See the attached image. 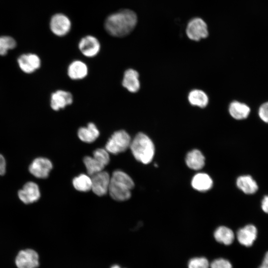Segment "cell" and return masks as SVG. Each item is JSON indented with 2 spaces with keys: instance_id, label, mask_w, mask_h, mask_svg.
Returning a JSON list of instances; mask_svg holds the SVG:
<instances>
[{
  "instance_id": "6da1fadb",
  "label": "cell",
  "mask_w": 268,
  "mask_h": 268,
  "mask_svg": "<svg viewBox=\"0 0 268 268\" xmlns=\"http://www.w3.org/2000/svg\"><path fill=\"white\" fill-rule=\"evenodd\" d=\"M137 23V16L130 9H122L109 15L105 20L104 27L111 36L121 38L130 34Z\"/></svg>"
},
{
  "instance_id": "7a4b0ae2",
  "label": "cell",
  "mask_w": 268,
  "mask_h": 268,
  "mask_svg": "<svg viewBox=\"0 0 268 268\" xmlns=\"http://www.w3.org/2000/svg\"><path fill=\"white\" fill-rule=\"evenodd\" d=\"M130 148L136 160L147 164L153 159L155 146L151 138L142 132L138 133L132 139Z\"/></svg>"
},
{
  "instance_id": "3957f363",
  "label": "cell",
  "mask_w": 268,
  "mask_h": 268,
  "mask_svg": "<svg viewBox=\"0 0 268 268\" xmlns=\"http://www.w3.org/2000/svg\"><path fill=\"white\" fill-rule=\"evenodd\" d=\"M132 138L125 130L115 131L108 138L105 148L110 153L117 154L130 148Z\"/></svg>"
},
{
  "instance_id": "277c9868",
  "label": "cell",
  "mask_w": 268,
  "mask_h": 268,
  "mask_svg": "<svg viewBox=\"0 0 268 268\" xmlns=\"http://www.w3.org/2000/svg\"><path fill=\"white\" fill-rule=\"evenodd\" d=\"M49 26L51 32L55 35L64 37L70 31L72 23L67 15L62 13H57L51 17Z\"/></svg>"
},
{
  "instance_id": "5b68a950",
  "label": "cell",
  "mask_w": 268,
  "mask_h": 268,
  "mask_svg": "<svg viewBox=\"0 0 268 268\" xmlns=\"http://www.w3.org/2000/svg\"><path fill=\"white\" fill-rule=\"evenodd\" d=\"M101 43L98 39L91 35L82 37L78 43V49L81 54L87 58H93L100 53Z\"/></svg>"
},
{
  "instance_id": "8992f818",
  "label": "cell",
  "mask_w": 268,
  "mask_h": 268,
  "mask_svg": "<svg viewBox=\"0 0 268 268\" xmlns=\"http://www.w3.org/2000/svg\"><path fill=\"white\" fill-rule=\"evenodd\" d=\"M188 37L193 41H199L208 35L207 26L205 22L199 17L191 19L186 28Z\"/></svg>"
},
{
  "instance_id": "52a82bcc",
  "label": "cell",
  "mask_w": 268,
  "mask_h": 268,
  "mask_svg": "<svg viewBox=\"0 0 268 268\" xmlns=\"http://www.w3.org/2000/svg\"><path fill=\"white\" fill-rule=\"evenodd\" d=\"M53 168L52 162L48 158L39 157L35 158L30 164L29 172L36 178H47Z\"/></svg>"
},
{
  "instance_id": "ba28073f",
  "label": "cell",
  "mask_w": 268,
  "mask_h": 268,
  "mask_svg": "<svg viewBox=\"0 0 268 268\" xmlns=\"http://www.w3.org/2000/svg\"><path fill=\"white\" fill-rule=\"evenodd\" d=\"M73 102L72 93L66 90L58 89L53 92L50 97V107L55 111L65 109Z\"/></svg>"
},
{
  "instance_id": "9c48e42d",
  "label": "cell",
  "mask_w": 268,
  "mask_h": 268,
  "mask_svg": "<svg viewBox=\"0 0 268 268\" xmlns=\"http://www.w3.org/2000/svg\"><path fill=\"white\" fill-rule=\"evenodd\" d=\"M133 188L129 185L111 178L108 192L111 197L117 201H125L131 197Z\"/></svg>"
},
{
  "instance_id": "30bf717a",
  "label": "cell",
  "mask_w": 268,
  "mask_h": 268,
  "mask_svg": "<svg viewBox=\"0 0 268 268\" xmlns=\"http://www.w3.org/2000/svg\"><path fill=\"white\" fill-rule=\"evenodd\" d=\"M15 263L18 268H37L39 265V255L34 250H22L17 254Z\"/></svg>"
},
{
  "instance_id": "8fae6325",
  "label": "cell",
  "mask_w": 268,
  "mask_h": 268,
  "mask_svg": "<svg viewBox=\"0 0 268 268\" xmlns=\"http://www.w3.org/2000/svg\"><path fill=\"white\" fill-rule=\"evenodd\" d=\"M17 196L19 199L25 204H29L35 202L39 200L41 196L39 187L34 182H27L18 190Z\"/></svg>"
},
{
  "instance_id": "7c38bea8",
  "label": "cell",
  "mask_w": 268,
  "mask_h": 268,
  "mask_svg": "<svg viewBox=\"0 0 268 268\" xmlns=\"http://www.w3.org/2000/svg\"><path fill=\"white\" fill-rule=\"evenodd\" d=\"M91 190L95 195L103 196L108 192L111 177L107 172L103 170L91 176Z\"/></svg>"
},
{
  "instance_id": "4fadbf2b",
  "label": "cell",
  "mask_w": 268,
  "mask_h": 268,
  "mask_svg": "<svg viewBox=\"0 0 268 268\" xmlns=\"http://www.w3.org/2000/svg\"><path fill=\"white\" fill-rule=\"evenodd\" d=\"M21 70L26 73H31L38 69L41 65L40 57L33 53L21 55L17 59Z\"/></svg>"
},
{
  "instance_id": "5bb4252c",
  "label": "cell",
  "mask_w": 268,
  "mask_h": 268,
  "mask_svg": "<svg viewBox=\"0 0 268 268\" xmlns=\"http://www.w3.org/2000/svg\"><path fill=\"white\" fill-rule=\"evenodd\" d=\"M121 83L122 86L129 92H137L140 88L139 73L133 68L126 69L124 72Z\"/></svg>"
},
{
  "instance_id": "9a60e30c",
  "label": "cell",
  "mask_w": 268,
  "mask_h": 268,
  "mask_svg": "<svg viewBox=\"0 0 268 268\" xmlns=\"http://www.w3.org/2000/svg\"><path fill=\"white\" fill-rule=\"evenodd\" d=\"M89 72V68L84 61L74 60L67 67V75L71 80H80L86 78Z\"/></svg>"
},
{
  "instance_id": "2e32d148",
  "label": "cell",
  "mask_w": 268,
  "mask_h": 268,
  "mask_svg": "<svg viewBox=\"0 0 268 268\" xmlns=\"http://www.w3.org/2000/svg\"><path fill=\"white\" fill-rule=\"evenodd\" d=\"M100 131L93 122L88 123L86 126L80 127L77 131L78 138L83 142H94L100 136Z\"/></svg>"
},
{
  "instance_id": "e0dca14e",
  "label": "cell",
  "mask_w": 268,
  "mask_h": 268,
  "mask_svg": "<svg viewBox=\"0 0 268 268\" xmlns=\"http://www.w3.org/2000/svg\"><path fill=\"white\" fill-rule=\"evenodd\" d=\"M257 227L249 224L239 229L237 232V239L242 245L251 247L257 239Z\"/></svg>"
},
{
  "instance_id": "ac0fdd59",
  "label": "cell",
  "mask_w": 268,
  "mask_h": 268,
  "mask_svg": "<svg viewBox=\"0 0 268 268\" xmlns=\"http://www.w3.org/2000/svg\"><path fill=\"white\" fill-rule=\"evenodd\" d=\"M236 185L241 191L247 195L254 194L259 189L257 182L249 175L239 176L237 179Z\"/></svg>"
},
{
  "instance_id": "d6986e66",
  "label": "cell",
  "mask_w": 268,
  "mask_h": 268,
  "mask_svg": "<svg viewBox=\"0 0 268 268\" xmlns=\"http://www.w3.org/2000/svg\"><path fill=\"white\" fill-rule=\"evenodd\" d=\"M186 163L187 165L193 170H200L204 165L205 158L199 150L193 149L187 154Z\"/></svg>"
},
{
  "instance_id": "ffe728a7",
  "label": "cell",
  "mask_w": 268,
  "mask_h": 268,
  "mask_svg": "<svg viewBox=\"0 0 268 268\" xmlns=\"http://www.w3.org/2000/svg\"><path fill=\"white\" fill-rule=\"evenodd\" d=\"M228 110L231 116L236 120L245 119L250 113V108L247 105L237 101L230 104Z\"/></svg>"
},
{
  "instance_id": "44dd1931",
  "label": "cell",
  "mask_w": 268,
  "mask_h": 268,
  "mask_svg": "<svg viewBox=\"0 0 268 268\" xmlns=\"http://www.w3.org/2000/svg\"><path fill=\"white\" fill-rule=\"evenodd\" d=\"M191 184L195 190L204 192L211 189L213 182L208 175L204 173H199L194 176Z\"/></svg>"
},
{
  "instance_id": "7402d4cb",
  "label": "cell",
  "mask_w": 268,
  "mask_h": 268,
  "mask_svg": "<svg viewBox=\"0 0 268 268\" xmlns=\"http://www.w3.org/2000/svg\"><path fill=\"white\" fill-rule=\"evenodd\" d=\"M214 237L216 241L225 245L231 244L235 238L233 231L224 226H220L215 230Z\"/></svg>"
},
{
  "instance_id": "603a6c76",
  "label": "cell",
  "mask_w": 268,
  "mask_h": 268,
  "mask_svg": "<svg viewBox=\"0 0 268 268\" xmlns=\"http://www.w3.org/2000/svg\"><path fill=\"white\" fill-rule=\"evenodd\" d=\"M188 98L191 105L201 108L205 107L208 103V97L207 94L200 89H194L191 91L189 93Z\"/></svg>"
},
{
  "instance_id": "cb8c5ba5",
  "label": "cell",
  "mask_w": 268,
  "mask_h": 268,
  "mask_svg": "<svg viewBox=\"0 0 268 268\" xmlns=\"http://www.w3.org/2000/svg\"><path fill=\"white\" fill-rule=\"evenodd\" d=\"M72 185L80 192H86L91 190V178L89 175L81 174L73 178Z\"/></svg>"
},
{
  "instance_id": "d4e9b609",
  "label": "cell",
  "mask_w": 268,
  "mask_h": 268,
  "mask_svg": "<svg viewBox=\"0 0 268 268\" xmlns=\"http://www.w3.org/2000/svg\"><path fill=\"white\" fill-rule=\"evenodd\" d=\"M83 162L87 172L90 176L103 171L105 167L93 156H86L84 157Z\"/></svg>"
},
{
  "instance_id": "484cf974",
  "label": "cell",
  "mask_w": 268,
  "mask_h": 268,
  "mask_svg": "<svg viewBox=\"0 0 268 268\" xmlns=\"http://www.w3.org/2000/svg\"><path fill=\"white\" fill-rule=\"evenodd\" d=\"M16 42L14 39L9 36H0V56H4L8 50L15 48Z\"/></svg>"
},
{
  "instance_id": "4316f807",
  "label": "cell",
  "mask_w": 268,
  "mask_h": 268,
  "mask_svg": "<svg viewBox=\"0 0 268 268\" xmlns=\"http://www.w3.org/2000/svg\"><path fill=\"white\" fill-rule=\"evenodd\" d=\"M93 157L106 166L110 161L109 152L105 149L99 148L93 152Z\"/></svg>"
},
{
  "instance_id": "83f0119b",
  "label": "cell",
  "mask_w": 268,
  "mask_h": 268,
  "mask_svg": "<svg viewBox=\"0 0 268 268\" xmlns=\"http://www.w3.org/2000/svg\"><path fill=\"white\" fill-rule=\"evenodd\" d=\"M210 264L208 260L204 257H196L191 259L188 262V268H209Z\"/></svg>"
},
{
  "instance_id": "f1b7e54d",
  "label": "cell",
  "mask_w": 268,
  "mask_h": 268,
  "mask_svg": "<svg viewBox=\"0 0 268 268\" xmlns=\"http://www.w3.org/2000/svg\"><path fill=\"white\" fill-rule=\"evenodd\" d=\"M210 268H232L231 263L223 258L217 259L213 261L210 264Z\"/></svg>"
},
{
  "instance_id": "f546056e",
  "label": "cell",
  "mask_w": 268,
  "mask_h": 268,
  "mask_svg": "<svg viewBox=\"0 0 268 268\" xmlns=\"http://www.w3.org/2000/svg\"><path fill=\"white\" fill-rule=\"evenodd\" d=\"M259 115L261 119L268 123V102L263 104L259 108Z\"/></svg>"
},
{
  "instance_id": "4dcf8cb0",
  "label": "cell",
  "mask_w": 268,
  "mask_h": 268,
  "mask_svg": "<svg viewBox=\"0 0 268 268\" xmlns=\"http://www.w3.org/2000/svg\"><path fill=\"white\" fill-rule=\"evenodd\" d=\"M6 170V162L4 157L0 154V176L5 174Z\"/></svg>"
},
{
  "instance_id": "1f68e13d",
  "label": "cell",
  "mask_w": 268,
  "mask_h": 268,
  "mask_svg": "<svg viewBox=\"0 0 268 268\" xmlns=\"http://www.w3.org/2000/svg\"><path fill=\"white\" fill-rule=\"evenodd\" d=\"M261 208L264 212L268 214V195L263 198L261 201Z\"/></svg>"
},
{
  "instance_id": "d6a6232c",
  "label": "cell",
  "mask_w": 268,
  "mask_h": 268,
  "mask_svg": "<svg viewBox=\"0 0 268 268\" xmlns=\"http://www.w3.org/2000/svg\"><path fill=\"white\" fill-rule=\"evenodd\" d=\"M259 268H268V252L266 253L262 263Z\"/></svg>"
},
{
  "instance_id": "836d02e7",
  "label": "cell",
  "mask_w": 268,
  "mask_h": 268,
  "mask_svg": "<svg viewBox=\"0 0 268 268\" xmlns=\"http://www.w3.org/2000/svg\"><path fill=\"white\" fill-rule=\"evenodd\" d=\"M110 268H122L119 265H114L111 267Z\"/></svg>"
}]
</instances>
